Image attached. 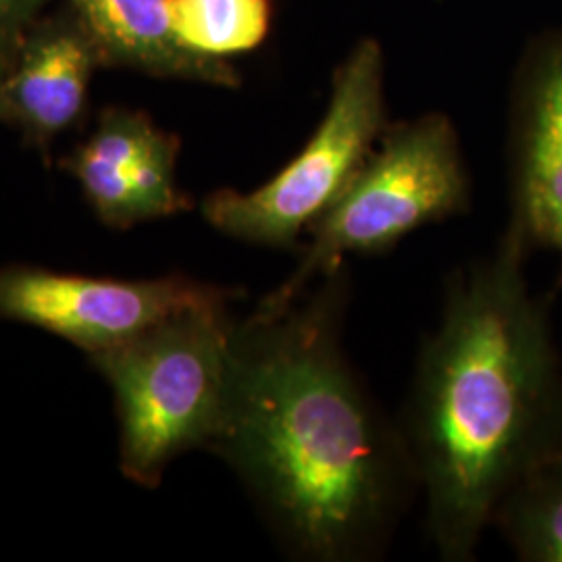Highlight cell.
<instances>
[{"mask_svg":"<svg viewBox=\"0 0 562 562\" xmlns=\"http://www.w3.org/2000/svg\"><path fill=\"white\" fill-rule=\"evenodd\" d=\"M11 65L0 55V121H7V99H4V81L9 76Z\"/></svg>","mask_w":562,"mask_h":562,"instance_id":"13","label":"cell"},{"mask_svg":"<svg viewBox=\"0 0 562 562\" xmlns=\"http://www.w3.org/2000/svg\"><path fill=\"white\" fill-rule=\"evenodd\" d=\"M508 225L446 285L398 422L443 561H471L504 494L562 454V359Z\"/></svg>","mask_w":562,"mask_h":562,"instance_id":"2","label":"cell"},{"mask_svg":"<svg viewBox=\"0 0 562 562\" xmlns=\"http://www.w3.org/2000/svg\"><path fill=\"white\" fill-rule=\"evenodd\" d=\"M229 304L202 306L90 355L111 383L121 423V471L157 487L176 457L213 443L229 383Z\"/></svg>","mask_w":562,"mask_h":562,"instance_id":"3","label":"cell"},{"mask_svg":"<svg viewBox=\"0 0 562 562\" xmlns=\"http://www.w3.org/2000/svg\"><path fill=\"white\" fill-rule=\"evenodd\" d=\"M238 296L240 290L186 276L120 281L60 276L36 267L0 269V317L42 327L86 355L132 340L186 311L229 304Z\"/></svg>","mask_w":562,"mask_h":562,"instance_id":"6","label":"cell"},{"mask_svg":"<svg viewBox=\"0 0 562 562\" xmlns=\"http://www.w3.org/2000/svg\"><path fill=\"white\" fill-rule=\"evenodd\" d=\"M529 250L562 255V46L529 71L513 132V215Z\"/></svg>","mask_w":562,"mask_h":562,"instance_id":"7","label":"cell"},{"mask_svg":"<svg viewBox=\"0 0 562 562\" xmlns=\"http://www.w3.org/2000/svg\"><path fill=\"white\" fill-rule=\"evenodd\" d=\"M167 9L176 41L202 59L257 48L271 21L269 0H169Z\"/></svg>","mask_w":562,"mask_h":562,"instance_id":"11","label":"cell"},{"mask_svg":"<svg viewBox=\"0 0 562 562\" xmlns=\"http://www.w3.org/2000/svg\"><path fill=\"white\" fill-rule=\"evenodd\" d=\"M44 0H0V44L13 38Z\"/></svg>","mask_w":562,"mask_h":562,"instance_id":"12","label":"cell"},{"mask_svg":"<svg viewBox=\"0 0 562 562\" xmlns=\"http://www.w3.org/2000/svg\"><path fill=\"white\" fill-rule=\"evenodd\" d=\"M383 130L382 46L367 38L338 67L327 111L301 153L250 192L209 194L202 217L234 240L301 250L302 236L352 180Z\"/></svg>","mask_w":562,"mask_h":562,"instance_id":"5","label":"cell"},{"mask_svg":"<svg viewBox=\"0 0 562 562\" xmlns=\"http://www.w3.org/2000/svg\"><path fill=\"white\" fill-rule=\"evenodd\" d=\"M471 186L452 121L442 113L383 130L352 180L308 227L301 261L259 306L283 308L346 257L390 252L423 225L469 209Z\"/></svg>","mask_w":562,"mask_h":562,"instance_id":"4","label":"cell"},{"mask_svg":"<svg viewBox=\"0 0 562 562\" xmlns=\"http://www.w3.org/2000/svg\"><path fill=\"white\" fill-rule=\"evenodd\" d=\"M348 265L283 308L234 325L220 434L209 450L240 477L285 554L304 562L382 557L419 483L344 350Z\"/></svg>","mask_w":562,"mask_h":562,"instance_id":"1","label":"cell"},{"mask_svg":"<svg viewBox=\"0 0 562 562\" xmlns=\"http://www.w3.org/2000/svg\"><path fill=\"white\" fill-rule=\"evenodd\" d=\"M102 59L83 23H53L23 44L4 81L7 121L46 146L80 117Z\"/></svg>","mask_w":562,"mask_h":562,"instance_id":"8","label":"cell"},{"mask_svg":"<svg viewBox=\"0 0 562 562\" xmlns=\"http://www.w3.org/2000/svg\"><path fill=\"white\" fill-rule=\"evenodd\" d=\"M83 27L97 42L102 59L142 69L161 78L238 86L225 60L202 59L176 41L169 23V0H69Z\"/></svg>","mask_w":562,"mask_h":562,"instance_id":"9","label":"cell"},{"mask_svg":"<svg viewBox=\"0 0 562 562\" xmlns=\"http://www.w3.org/2000/svg\"><path fill=\"white\" fill-rule=\"evenodd\" d=\"M492 525L525 562H562V454L527 471L498 504Z\"/></svg>","mask_w":562,"mask_h":562,"instance_id":"10","label":"cell"}]
</instances>
